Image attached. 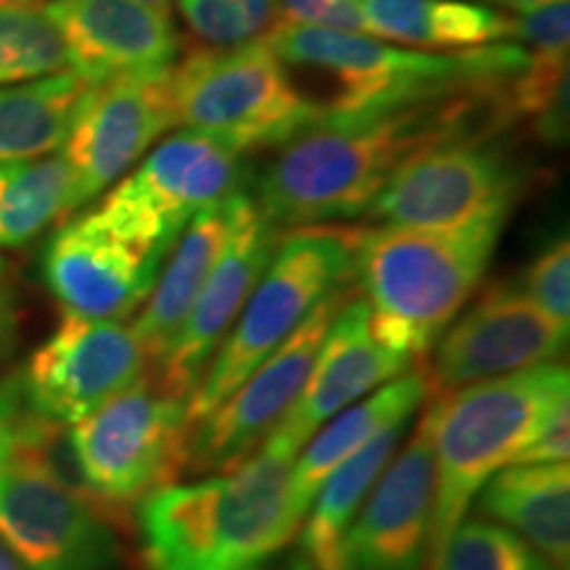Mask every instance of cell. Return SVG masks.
I'll use <instances>...</instances> for the list:
<instances>
[{"label":"cell","instance_id":"6da1fadb","mask_svg":"<svg viewBox=\"0 0 570 570\" xmlns=\"http://www.w3.org/2000/svg\"><path fill=\"white\" fill-rule=\"evenodd\" d=\"M518 69L449 85L402 104L323 114L283 142L269 161L254 198L262 217L275 230L360 217L412 156L439 142L497 135L508 127L504 88Z\"/></svg>","mask_w":570,"mask_h":570},{"label":"cell","instance_id":"7a4b0ae2","mask_svg":"<svg viewBox=\"0 0 570 570\" xmlns=\"http://www.w3.org/2000/svg\"><path fill=\"white\" fill-rule=\"evenodd\" d=\"M291 465L256 449L227 473L148 494L138 504L148 570H267L302 529Z\"/></svg>","mask_w":570,"mask_h":570},{"label":"cell","instance_id":"3957f363","mask_svg":"<svg viewBox=\"0 0 570 570\" xmlns=\"http://www.w3.org/2000/svg\"><path fill=\"white\" fill-rule=\"evenodd\" d=\"M508 219L458 230H346L352 275L365 294L370 331L391 352L423 356L465 309L489 273Z\"/></svg>","mask_w":570,"mask_h":570},{"label":"cell","instance_id":"277c9868","mask_svg":"<svg viewBox=\"0 0 570 570\" xmlns=\"http://www.w3.org/2000/svg\"><path fill=\"white\" fill-rule=\"evenodd\" d=\"M566 399H570L566 362H547L433 396L436 502L428 570H436L449 537L468 518L483 483L515 460L541 420Z\"/></svg>","mask_w":570,"mask_h":570},{"label":"cell","instance_id":"5b68a950","mask_svg":"<svg viewBox=\"0 0 570 570\" xmlns=\"http://www.w3.org/2000/svg\"><path fill=\"white\" fill-rule=\"evenodd\" d=\"M265 42L285 69L304 71L320 82L323 90L309 98L320 117L402 104L449 85L512 71L525 59L523 46L508 42L458 53L407 51L373 35L288 21L273 27Z\"/></svg>","mask_w":570,"mask_h":570},{"label":"cell","instance_id":"8992f818","mask_svg":"<svg viewBox=\"0 0 570 570\" xmlns=\"http://www.w3.org/2000/svg\"><path fill=\"white\" fill-rule=\"evenodd\" d=\"M352 277L346 230L302 227L281 240L212 365L185 402L188 425L209 415L254 373L331 291Z\"/></svg>","mask_w":570,"mask_h":570},{"label":"cell","instance_id":"52a82bcc","mask_svg":"<svg viewBox=\"0 0 570 570\" xmlns=\"http://www.w3.org/2000/svg\"><path fill=\"white\" fill-rule=\"evenodd\" d=\"M175 125L223 135L240 148L283 146L320 117L265 38L202 48L169 71Z\"/></svg>","mask_w":570,"mask_h":570},{"label":"cell","instance_id":"ba28073f","mask_svg":"<svg viewBox=\"0 0 570 570\" xmlns=\"http://www.w3.org/2000/svg\"><path fill=\"white\" fill-rule=\"evenodd\" d=\"M244 154L246 148L223 135L177 132L148 154L90 217L164 262L198 212L235 194Z\"/></svg>","mask_w":570,"mask_h":570},{"label":"cell","instance_id":"9c48e42d","mask_svg":"<svg viewBox=\"0 0 570 570\" xmlns=\"http://www.w3.org/2000/svg\"><path fill=\"white\" fill-rule=\"evenodd\" d=\"M188 428L183 399L161 396L146 377L69 425V439L92 494L127 518L148 494L183 479Z\"/></svg>","mask_w":570,"mask_h":570},{"label":"cell","instance_id":"30bf717a","mask_svg":"<svg viewBox=\"0 0 570 570\" xmlns=\"http://www.w3.org/2000/svg\"><path fill=\"white\" fill-rule=\"evenodd\" d=\"M494 135L439 142L399 167L365 212L386 227L458 230L510 219L523 173Z\"/></svg>","mask_w":570,"mask_h":570},{"label":"cell","instance_id":"8fae6325","mask_svg":"<svg viewBox=\"0 0 570 570\" xmlns=\"http://www.w3.org/2000/svg\"><path fill=\"white\" fill-rule=\"evenodd\" d=\"M346 296L344 285L331 291L219 407L188 428L183 475L227 473L252 458L294 407Z\"/></svg>","mask_w":570,"mask_h":570},{"label":"cell","instance_id":"7c38bea8","mask_svg":"<svg viewBox=\"0 0 570 570\" xmlns=\"http://www.w3.org/2000/svg\"><path fill=\"white\" fill-rule=\"evenodd\" d=\"M114 525L38 462H0V541L30 570H127Z\"/></svg>","mask_w":570,"mask_h":570},{"label":"cell","instance_id":"4fadbf2b","mask_svg":"<svg viewBox=\"0 0 570 570\" xmlns=\"http://www.w3.org/2000/svg\"><path fill=\"white\" fill-rule=\"evenodd\" d=\"M169 71L173 67L125 71L85 88L61 146L71 173L69 217L122 180L175 125Z\"/></svg>","mask_w":570,"mask_h":570},{"label":"cell","instance_id":"5bb4252c","mask_svg":"<svg viewBox=\"0 0 570 570\" xmlns=\"http://www.w3.org/2000/svg\"><path fill=\"white\" fill-rule=\"evenodd\" d=\"M225 209L223 252L169 352L148 373V383L161 396L188 402L283 240L281 230L262 217L254 196L235 190L225 198Z\"/></svg>","mask_w":570,"mask_h":570},{"label":"cell","instance_id":"9a60e30c","mask_svg":"<svg viewBox=\"0 0 570 570\" xmlns=\"http://www.w3.org/2000/svg\"><path fill=\"white\" fill-rule=\"evenodd\" d=\"M146 377L148 360L130 325L63 312L27 362L21 391L32 412L69 428Z\"/></svg>","mask_w":570,"mask_h":570},{"label":"cell","instance_id":"2e32d148","mask_svg":"<svg viewBox=\"0 0 570 570\" xmlns=\"http://www.w3.org/2000/svg\"><path fill=\"white\" fill-rule=\"evenodd\" d=\"M570 327L539 309L515 283H494L436 341L431 396L558 362Z\"/></svg>","mask_w":570,"mask_h":570},{"label":"cell","instance_id":"e0dca14e","mask_svg":"<svg viewBox=\"0 0 570 570\" xmlns=\"http://www.w3.org/2000/svg\"><path fill=\"white\" fill-rule=\"evenodd\" d=\"M436 402L425 399L415 431L370 489L344 544V570H420L436 502Z\"/></svg>","mask_w":570,"mask_h":570},{"label":"cell","instance_id":"ac0fdd59","mask_svg":"<svg viewBox=\"0 0 570 570\" xmlns=\"http://www.w3.org/2000/svg\"><path fill=\"white\" fill-rule=\"evenodd\" d=\"M412 362L415 360L383 346L370 331L367 304L348 298L333 317L294 407L285 412L259 449L269 458L294 462L320 428L370 391L394 381Z\"/></svg>","mask_w":570,"mask_h":570},{"label":"cell","instance_id":"d6986e66","mask_svg":"<svg viewBox=\"0 0 570 570\" xmlns=\"http://www.w3.org/2000/svg\"><path fill=\"white\" fill-rule=\"evenodd\" d=\"M161 259L142 254L88 214L53 235L42 256V281L67 315L122 323L146 304Z\"/></svg>","mask_w":570,"mask_h":570},{"label":"cell","instance_id":"ffe728a7","mask_svg":"<svg viewBox=\"0 0 570 570\" xmlns=\"http://www.w3.org/2000/svg\"><path fill=\"white\" fill-rule=\"evenodd\" d=\"M42 11L67 42L71 69L88 82L173 67L180 53L173 19L135 0H51Z\"/></svg>","mask_w":570,"mask_h":570},{"label":"cell","instance_id":"44dd1931","mask_svg":"<svg viewBox=\"0 0 570 570\" xmlns=\"http://www.w3.org/2000/svg\"><path fill=\"white\" fill-rule=\"evenodd\" d=\"M428 396H431L428 367L410 365L394 381L383 383L373 394L362 396L360 402L320 428L291 465V504H294L296 518L304 520L312 499L333 470L344 465L377 433L391 425L407 423Z\"/></svg>","mask_w":570,"mask_h":570},{"label":"cell","instance_id":"7402d4cb","mask_svg":"<svg viewBox=\"0 0 570 570\" xmlns=\"http://www.w3.org/2000/svg\"><path fill=\"white\" fill-rule=\"evenodd\" d=\"M225 235L227 209L223 202L198 212L185 225V230L175 240V246L169 248L161 277H156L154 291L148 294L146 304L140 306L138 320L130 325L142 354L148 360V373L159 365L164 354L173 346L175 336L180 333L190 306L196 304L214 262H217L219 252H223Z\"/></svg>","mask_w":570,"mask_h":570},{"label":"cell","instance_id":"603a6c76","mask_svg":"<svg viewBox=\"0 0 570 570\" xmlns=\"http://www.w3.org/2000/svg\"><path fill=\"white\" fill-rule=\"evenodd\" d=\"M481 518L518 533L554 570L570 560V468L508 465L479 491Z\"/></svg>","mask_w":570,"mask_h":570},{"label":"cell","instance_id":"cb8c5ba5","mask_svg":"<svg viewBox=\"0 0 570 570\" xmlns=\"http://www.w3.org/2000/svg\"><path fill=\"white\" fill-rule=\"evenodd\" d=\"M404 431L407 423L386 428L327 475L296 533L298 558L294 570H344L346 533L377 475L396 454Z\"/></svg>","mask_w":570,"mask_h":570},{"label":"cell","instance_id":"d4e9b609","mask_svg":"<svg viewBox=\"0 0 570 570\" xmlns=\"http://www.w3.org/2000/svg\"><path fill=\"white\" fill-rule=\"evenodd\" d=\"M367 35L431 51L470 48L512 38V19L470 0H356Z\"/></svg>","mask_w":570,"mask_h":570},{"label":"cell","instance_id":"484cf974","mask_svg":"<svg viewBox=\"0 0 570 570\" xmlns=\"http://www.w3.org/2000/svg\"><path fill=\"white\" fill-rule=\"evenodd\" d=\"M88 80L75 69L17 85H0V164L59 151Z\"/></svg>","mask_w":570,"mask_h":570},{"label":"cell","instance_id":"4316f807","mask_svg":"<svg viewBox=\"0 0 570 570\" xmlns=\"http://www.w3.org/2000/svg\"><path fill=\"white\" fill-rule=\"evenodd\" d=\"M71 173L63 156L0 164V248L32 244L56 219H69Z\"/></svg>","mask_w":570,"mask_h":570},{"label":"cell","instance_id":"83f0119b","mask_svg":"<svg viewBox=\"0 0 570 570\" xmlns=\"http://www.w3.org/2000/svg\"><path fill=\"white\" fill-rule=\"evenodd\" d=\"M71 69L61 32L42 9L0 6V85H17Z\"/></svg>","mask_w":570,"mask_h":570},{"label":"cell","instance_id":"f1b7e54d","mask_svg":"<svg viewBox=\"0 0 570 570\" xmlns=\"http://www.w3.org/2000/svg\"><path fill=\"white\" fill-rule=\"evenodd\" d=\"M188 30L214 48L262 40L281 24L277 0H177Z\"/></svg>","mask_w":570,"mask_h":570},{"label":"cell","instance_id":"f546056e","mask_svg":"<svg viewBox=\"0 0 570 570\" xmlns=\"http://www.w3.org/2000/svg\"><path fill=\"white\" fill-rule=\"evenodd\" d=\"M537 552L489 518H465L449 537L436 570H531Z\"/></svg>","mask_w":570,"mask_h":570},{"label":"cell","instance_id":"4dcf8cb0","mask_svg":"<svg viewBox=\"0 0 570 570\" xmlns=\"http://www.w3.org/2000/svg\"><path fill=\"white\" fill-rule=\"evenodd\" d=\"M520 291L560 325L570 327V246L568 238L552 240L525 269Z\"/></svg>","mask_w":570,"mask_h":570},{"label":"cell","instance_id":"1f68e13d","mask_svg":"<svg viewBox=\"0 0 570 570\" xmlns=\"http://www.w3.org/2000/svg\"><path fill=\"white\" fill-rule=\"evenodd\" d=\"M281 21L325 27V30L367 35L365 17L356 0H277Z\"/></svg>","mask_w":570,"mask_h":570},{"label":"cell","instance_id":"d6a6232c","mask_svg":"<svg viewBox=\"0 0 570 570\" xmlns=\"http://www.w3.org/2000/svg\"><path fill=\"white\" fill-rule=\"evenodd\" d=\"M570 454V399L541 420L510 465H558Z\"/></svg>","mask_w":570,"mask_h":570},{"label":"cell","instance_id":"836d02e7","mask_svg":"<svg viewBox=\"0 0 570 570\" xmlns=\"http://www.w3.org/2000/svg\"><path fill=\"white\" fill-rule=\"evenodd\" d=\"M19 341V298L9 262L0 256V362L13 352Z\"/></svg>","mask_w":570,"mask_h":570},{"label":"cell","instance_id":"e575fe53","mask_svg":"<svg viewBox=\"0 0 570 570\" xmlns=\"http://www.w3.org/2000/svg\"><path fill=\"white\" fill-rule=\"evenodd\" d=\"M24 391L17 377H0V462L6 460L11 449L13 431H17L19 417L24 415Z\"/></svg>","mask_w":570,"mask_h":570},{"label":"cell","instance_id":"d590c367","mask_svg":"<svg viewBox=\"0 0 570 570\" xmlns=\"http://www.w3.org/2000/svg\"><path fill=\"white\" fill-rule=\"evenodd\" d=\"M0 570H30V568H27L24 562H21L17 554H13L9 547L0 541Z\"/></svg>","mask_w":570,"mask_h":570},{"label":"cell","instance_id":"8d00e7d4","mask_svg":"<svg viewBox=\"0 0 570 570\" xmlns=\"http://www.w3.org/2000/svg\"><path fill=\"white\" fill-rule=\"evenodd\" d=\"M135 3L146 6V9H151L156 13H161V17L173 19V0H135Z\"/></svg>","mask_w":570,"mask_h":570},{"label":"cell","instance_id":"74e56055","mask_svg":"<svg viewBox=\"0 0 570 570\" xmlns=\"http://www.w3.org/2000/svg\"><path fill=\"white\" fill-rule=\"evenodd\" d=\"M497 3L510 6V9L515 11H529V9H537L541 3H550V0H497Z\"/></svg>","mask_w":570,"mask_h":570},{"label":"cell","instance_id":"f35d334b","mask_svg":"<svg viewBox=\"0 0 570 570\" xmlns=\"http://www.w3.org/2000/svg\"><path fill=\"white\" fill-rule=\"evenodd\" d=\"M51 0H0V6H21V9H46Z\"/></svg>","mask_w":570,"mask_h":570},{"label":"cell","instance_id":"ab89813d","mask_svg":"<svg viewBox=\"0 0 570 570\" xmlns=\"http://www.w3.org/2000/svg\"><path fill=\"white\" fill-rule=\"evenodd\" d=\"M531 570H554L550 562H547L544 558H541V554H537V558H533V566H531Z\"/></svg>","mask_w":570,"mask_h":570}]
</instances>
